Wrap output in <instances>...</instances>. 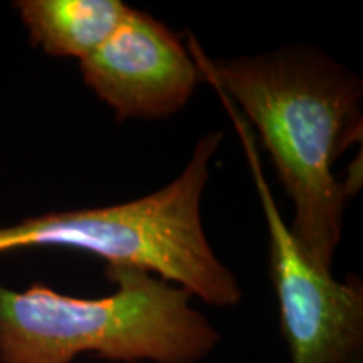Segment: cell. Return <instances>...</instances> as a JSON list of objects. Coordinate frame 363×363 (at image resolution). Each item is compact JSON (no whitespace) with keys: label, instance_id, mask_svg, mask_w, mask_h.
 <instances>
[{"label":"cell","instance_id":"1","mask_svg":"<svg viewBox=\"0 0 363 363\" xmlns=\"http://www.w3.org/2000/svg\"><path fill=\"white\" fill-rule=\"evenodd\" d=\"M187 49L202 81L220 89L259 131L293 201L294 239L311 264L331 272L352 197L333 175V162L360 130L362 81L308 48L214 61L189 35Z\"/></svg>","mask_w":363,"mask_h":363},{"label":"cell","instance_id":"5","mask_svg":"<svg viewBox=\"0 0 363 363\" xmlns=\"http://www.w3.org/2000/svg\"><path fill=\"white\" fill-rule=\"evenodd\" d=\"M22 24L35 48L83 61L120 27L130 9L121 0H19Z\"/></svg>","mask_w":363,"mask_h":363},{"label":"cell","instance_id":"3","mask_svg":"<svg viewBox=\"0 0 363 363\" xmlns=\"http://www.w3.org/2000/svg\"><path fill=\"white\" fill-rule=\"evenodd\" d=\"M219 94L239 133L269 233V271L279 308L281 333L291 363L363 362V286L360 278H333L311 264L281 216L261 169L252 128L235 104Z\"/></svg>","mask_w":363,"mask_h":363},{"label":"cell","instance_id":"2","mask_svg":"<svg viewBox=\"0 0 363 363\" xmlns=\"http://www.w3.org/2000/svg\"><path fill=\"white\" fill-rule=\"evenodd\" d=\"M115 291L76 298L35 283L0 284V363H71L81 353L110 362L197 363L219 333L190 306L187 289L133 266H106Z\"/></svg>","mask_w":363,"mask_h":363},{"label":"cell","instance_id":"4","mask_svg":"<svg viewBox=\"0 0 363 363\" xmlns=\"http://www.w3.org/2000/svg\"><path fill=\"white\" fill-rule=\"evenodd\" d=\"M79 62L84 84L118 120L175 115L202 81L179 35L136 9H130L115 33Z\"/></svg>","mask_w":363,"mask_h":363}]
</instances>
